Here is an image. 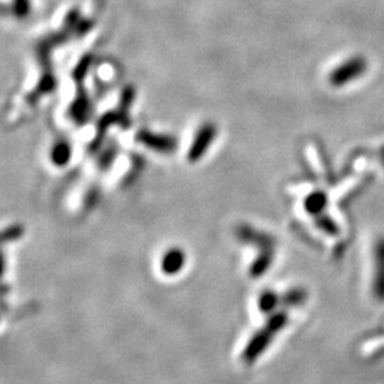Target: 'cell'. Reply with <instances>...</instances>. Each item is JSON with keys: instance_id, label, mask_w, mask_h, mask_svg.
Here are the masks:
<instances>
[{"instance_id": "3", "label": "cell", "mask_w": 384, "mask_h": 384, "mask_svg": "<svg viewBox=\"0 0 384 384\" xmlns=\"http://www.w3.org/2000/svg\"><path fill=\"white\" fill-rule=\"evenodd\" d=\"M375 296L384 300V236L379 238L375 245V281H373Z\"/></svg>"}, {"instance_id": "2", "label": "cell", "mask_w": 384, "mask_h": 384, "mask_svg": "<svg viewBox=\"0 0 384 384\" xmlns=\"http://www.w3.org/2000/svg\"><path fill=\"white\" fill-rule=\"evenodd\" d=\"M368 61L363 57H352L346 63L340 64L330 76V81L333 86L340 87L346 86L350 81L359 79L366 73Z\"/></svg>"}, {"instance_id": "1", "label": "cell", "mask_w": 384, "mask_h": 384, "mask_svg": "<svg viewBox=\"0 0 384 384\" xmlns=\"http://www.w3.org/2000/svg\"><path fill=\"white\" fill-rule=\"evenodd\" d=\"M285 325H286V316L283 313L273 316L269 320V323L266 325V328L263 330L258 332L253 336V339L249 342L246 349L243 350V355H242L243 362L248 365L253 363L259 358V355L262 352H265V349L269 346V343L275 338L276 332H279Z\"/></svg>"}, {"instance_id": "4", "label": "cell", "mask_w": 384, "mask_h": 384, "mask_svg": "<svg viewBox=\"0 0 384 384\" xmlns=\"http://www.w3.org/2000/svg\"><path fill=\"white\" fill-rule=\"evenodd\" d=\"M323 205H325V195L323 193L313 195L308 202V206L310 211H319Z\"/></svg>"}, {"instance_id": "5", "label": "cell", "mask_w": 384, "mask_h": 384, "mask_svg": "<svg viewBox=\"0 0 384 384\" xmlns=\"http://www.w3.org/2000/svg\"><path fill=\"white\" fill-rule=\"evenodd\" d=\"M276 305V296L272 295V293H268L262 298V302H261V308L265 310V312H269L275 308Z\"/></svg>"}]
</instances>
